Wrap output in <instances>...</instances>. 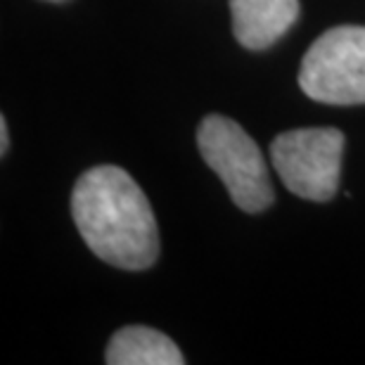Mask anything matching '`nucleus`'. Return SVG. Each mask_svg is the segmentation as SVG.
<instances>
[{
    "label": "nucleus",
    "mask_w": 365,
    "mask_h": 365,
    "mask_svg": "<svg viewBox=\"0 0 365 365\" xmlns=\"http://www.w3.org/2000/svg\"><path fill=\"white\" fill-rule=\"evenodd\" d=\"M71 216L98 259L123 271L150 268L159 257V230L148 197L121 166H93L76 180Z\"/></svg>",
    "instance_id": "1"
},
{
    "label": "nucleus",
    "mask_w": 365,
    "mask_h": 365,
    "mask_svg": "<svg viewBox=\"0 0 365 365\" xmlns=\"http://www.w3.org/2000/svg\"><path fill=\"white\" fill-rule=\"evenodd\" d=\"M200 155L228 187L230 200L247 214L273 204V185L259 145L228 116L209 114L197 128Z\"/></svg>",
    "instance_id": "2"
},
{
    "label": "nucleus",
    "mask_w": 365,
    "mask_h": 365,
    "mask_svg": "<svg viewBox=\"0 0 365 365\" xmlns=\"http://www.w3.org/2000/svg\"><path fill=\"white\" fill-rule=\"evenodd\" d=\"M299 86L323 105H365V26L320 34L302 60Z\"/></svg>",
    "instance_id": "3"
},
{
    "label": "nucleus",
    "mask_w": 365,
    "mask_h": 365,
    "mask_svg": "<svg viewBox=\"0 0 365 365\" xmlns=\"http://www.w3.org/2000/svg\"><path fill=\"white\" fill-rule=\"evenodd\" d=\"M344 133L337 128H294L275 135L271 157L275 173L302 200L327 202L339 187Z\"/></svg>",
    "instance_id": "4"
},
{
    "label": "nucleus",
    "mask_w": 365,
    "mask_h": 365,
    "mask_svg": "<svg viewBox=\"0 0 365 365\" xmlns=\"http://www.w3.org/2000/svg\"><path fill=\"white\" fill-rule=\"evenodd\" d=\"M232 34L247 50H266L299 17V0H230Z\"/></svg>",
    "instance_id": "5"
},
{
    "label": "nucleus",
    "mask_w": 365,
    "mask_h": 365,
    "mask_svg": "<svg viewBox=\"0 0 365 365\" xmlns=\"http://www.w3.org/2000/svg\"><path fill=\"white\" fill-rule=\"evenodd\" d=\"M105 361L109 365H182L185 356L164 332L130 325L114 332L107 344Z\"/></svg>",
    "instance_id": "6"
},
{
    "label": "nucleus",
    "mask_w": 365,
    "mask_h": 365,
    "mask_svg": "<svg viewBox=\"0 0 365 365\" xmlns=\"http://www.w3.org/2000/svg\"><path fill=\"white\" fill-rule=\"evenodd\" d=\"M7 148H10V128H7L5 116H0V152L5 155Z\"/></svg>",
    "instance_id": "7"
},
{
    "label": "nucleus",
    "mask_w": 365,
    "mask_h": 365,
    "mask_svg": "<svg viewBox=\"0 0 365 365\" xmlns=\"http://www.w3.org/2000/svg\"><path fill=\"white\" fill-rule=\"evenodd\" d=\"M50 3H60V0H50Z\"/></svg>",
    "instance_id": "8"
}]
</instances>
